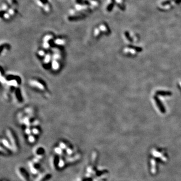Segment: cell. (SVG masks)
<instances>
[{
  "instance_id": "cell-1",
  "label": "cell",
  "mask_w": 181,
  "mask_h": 181,
  "mask_svg": "<svg viewBox=\"0 0 181 181\" xmlns=\"http://www.w3.org/2000/svg\"><path fill=\"white\" fill-rule=\"evenodd\" d=\"M81 157L78 149L69 143L60 141L52 149L50 163L54 170H62L80 161Z\"/></svg>"
},
{
  "instance_id": "cell-2",
  "label": "cell",
  "mask_w": 181,
  "mask_h": 181,
  "mask_svg": "<svg viewBox=\"0 0 181 181\" xmlns=\"http://www.w3.org/2000/svg\"><path fill=\"white\" fill-rule=\"evenodd\" d=\"M98 166L90 164L87 166L81 178L76 181H105L103 173Z\"/></svg>"
},
{
  "instance_id": "cell-3",
  "label": "cell",
  "mask_w": 181,
  "mask_h": 181,
  "mask_svg": "<svg viewBox=\"0 0 181 181\" xmlns=\"http://www.w3.org/2000/svg\"><path fill=\"white\" fill-rule=\"evenodd\" d=\"M8 140L4 138L1 140V153L4 155H10L16 153L18 151L17 142L10 132L7 133Z\"/></svg>"
},
{
  "instance_id": "cell-4",
  "label": "cell",
  "mask_w": 181,
  "mask_h": 181,
  "mask_svg": "<svg viewBox=\"0 0 181 181\" xmlns=\"http://www.w3.org/2000/svg\"><path fill=\"white\" fill-rule=\"evenodd\" d=\"M75 8L78 11H82V10H85L87 9V7L86 6H83L80 5H77L75 6Z\"/></svg>"
},
{
  "instance_id": "cell-5",
  "label": "cell",
  "mask_w": 181,
  "mask_h": 181,
  "mask_svg": "<svg viewBox=\"0 0 181 181\" xmlns=\"http://www.w3.org/2000/svg\"><path fill=\"white\" fill-rule=\"evenodd\" d=\"M100 29L104 32H106L107 30V27H106L105 25H101L100 26Z\"/></svg>"
},
{
  "instance_id": "cell-6",
  "label": "cell",
  "mask_w": 181,
  "mask_h": 181,
  "mask_svg": "<svg viewBox=\"0 0 181 181\" xmlns=\"http://www.w3.org/2000/svg\"><path fill=\"white\" fill-rule=\"evenodd\" d=\"M44 10L45 12H48L50 11V7L49 5L46 4L44 6Z\"/></svg>"
},
{
  "instance_id": "cell-7",
  "label": "cell",
  "mask_w": 181,
  "mask_h": 181,
  "mask_svg": "<svg viewBox=\"0 0 181 181\" xmlns=\"http://www.w3.org/2000/svg\"><path fill=\"white\" fill-rule=\"evenodd\" d=\"M90 4L92 5L93 6H97L98 5V3L96 1L90 0Z\"/></svg>"
},
{
  "instance_id": "cell-8",
  "label": "cell",
  "mask_w": 181,
  "mask_h": 181,
  "mask_svg": "<svg viewBox=\"0 0 181 181\" xmlns=\"http://www.w3.org/2000/svg\"><path fill=\"white\" fill-rule=\"evenodd\" d=\"M8 13L10 15L13 16L14 14V13H15L14 9V8H11V9H9V10H8Z\"/></svg>"
},
{
  "instance_id": "cell-9",
  "label": "cell",
  "mask_w": 181,
  "mask_h": 181,
  "mask_svg": "<svg viewBox=\"0 0 181 181\" xmlns=\"http://www.w3.org/2000/svg\"><path fill=\"white\" fill-rule=\"evenodd\" d=\"M4 17L6 19H9L10 17V15L8 13H5L4 15Z\"/></svg>"
},
{
  "instance_id": "cell-10",
  "label": "cell",
  "mask_w": 181,
  "mask_h": 181,
  "mask_svg": "<svg viewBox=\"0 0 181 181\" xmlns=\"http://www.w3.org/2000/svg\"><path fill=\"white\" fill-rule=\"evenodd\" d=\"M100 30L98 28H96L95 29V31H94V34L95 36H97L99 34Z\"/></svg>"
},
{
  "instance_id": "cell-11",
  "label": "cell",
  "mask_w": 181,
  "mask_h": 181,
  "mask_svg": "<svg viewBox=\"0 0 181 181\" xmlns=\"http://www.w3.org/2000/svg\"><path fill=\"white\" fill-rule=\"evenodd\" d=\"M7 8H8L7 6L5 4H4L2 6V10H4V11H6L7 9Z\"/></svg>"
},
{
  "instance_id": "cell-12",
  "label": "cell",
  "mask_w": 181,
  "mask_h": 181,
  "mask_svg": "<svg viewBox=\"0 0 181 181\" xmlns=\"http://www.w3.org/2000/svg\"><path fill=\"white\" fill-rule=\"evenodd\" d=\"M116 1L119 4H121L122 3V0H116Z\"/></svg>"
},
{
  "instance_id": "cell-13",
  "label": "cell",
  "mask_w": 181,
  "mask_h": 181,
  "mask_svg": "<svg viewBox=\"0 0 181 181\" xmlns=\"http://www.w3.org/2000/svg\"><path fill=\"white\" fill-rule=\"evenodd\" d=\"M7 181V180H3V181Z\"/></svg>"
}]
</instances>
